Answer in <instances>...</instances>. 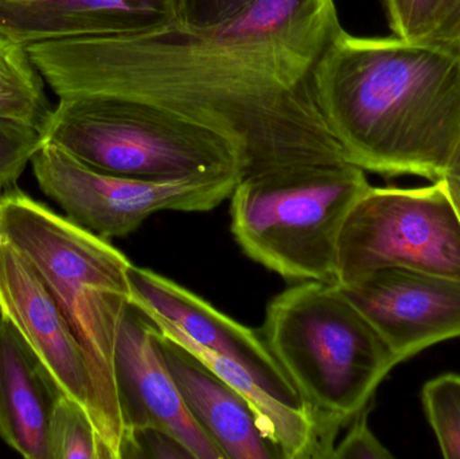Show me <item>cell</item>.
<instances>
[{
  "label": "cell",
  "instance_id": "6da1fadb",
  "mask_svg": "<svg viewBox=\"0 0 460 459\" xmlns=\"http://www.w3.org/2000/svg\"><path fill=\"white\" fill-rule=\"evenodd\" d=\"M341 29L334 0H254L215 26L26 49L58 100L118 96L159 105L230 140L245 177L348 162L310 86L314 65Z\"/></svg>",
  "mask_w": 460,
  "mask_h": 459
},
{
  "label": "cell",
  "instance_id": "7a4b0ae2",
  "mask_svg": "<svg viewBox=\"0 0 460 459\" xmlns=\"http://www.w3.org/2000/svg\"><path fill=\"white\" fill-rule=\"evenodd\" d=\"M311 93L349 163L437 182L460 137V45L357 37L341 29L314 65Z\"/></svg>",
  "mask_w": 460,
  "mask_h": 459
},
{
  "label": "cell",
  "instance_id": "3957f363",
  "mask_svg": "<svg viewBox=\"0 0 460 459\" xmlns=\"http://www.w3.org/2000/svg\"><path fill=\"white\" fill-rule=\"evenodd\" d=\"M0 239L31 266L75 331L91 369L94 426L108 458L120 459L124 426L115 352L132 305L131 261L110 240L18 188L2 194Z\"/></svg>",
  "mask_w": 460,
  "mask_h": 459
},
{
  "label": "cell",
  "instance_id": "277c9868",
  "mask_svg": "<svg viewBox=\"0 0 460 459\" xmlns=\"http://www.w3.org/2000/svg\"><path fill=\"white\" fill-rule=\"evenodd\" d=\"M260 334L334 444L400 364L337 283L297 282L278 294L268 304Z\"/></svg>",
  "mask_w": 460,
  "mask_h": 459
},
{
  "label": "cell",
  "instance_id": "5b68a950",
  "mask_svg": "<svg viewBox=\"0 0 460 459\" xmlns=\"http://www.w3.org/2000/svg\"><path fill=\"white\" fill-rule=\"evenodd\" d=\"M370 186L349 162L245 175L230 196L233 236L248 258L284 279L337 283L343 225Z\"/></svg>",
  "mask_w": 460,
  "mask_h": 459
},
{
  "label": "cell",
  "instance_id": "8992f818",
  "mask_svg": "<svg viewBox=\"0 0 460 459\" xmlns=\"http://www.w3.org/2000/svg\"><path fill=\"white\" fill-rule=\"evenodd\" d=\"M84 163L123 177L175 181L243 175L223 135L159 105L118 96L58 100L43 131Z\"/></svg>",
  "mask_w": 460,
  "mask_h": 459
},
{
  "label": "cell",
  "instance_id": "52a82bcc",
  "mask_svg": "<svg viewBox=\"0 0 460 459\" xmlns=\"http://www.w3.org/2000/svg\"><path fill=\"white\" fill-rule=\"evenodd\" d=\"M460 279V215L445 180L423 188H373L346 218L337 285L381 269Z\"/></svg>",
  "mask_w": 460,
  "mask_h": 459
},
{
  "label": "cell",
  "instance_id": "ba28073f",
  "mask_svg": "<svg viewBox=\"0 0 460 459\" xmlns=\"http://www.w3.org/2000/svg\"><path fill=\"white\" fill-rule=\"evenodd\" d=\"M40 190L70 220L104 239L128 236L164 210L209 212L230 199L240 174L146 181L94 169L51 140L31 159Z\"/></svg>",
  "mask_w": 460,
  "mask_h": 459
},
{
  "label": "cell",
  "instance_id": "9c48e42d",
  "mask_svg": "<svg viewBox=\"0 0 460 459\" xmlns=\"http://www.w3.org/2000/svg\"><path fill=\"white\" fill-rule=\"evenodd\" d=\"M129 283L132 305L147 315L164 337L224 356L243 366L276 398L289 406L305 407L261 334L153 269L132 264Z\"/></svg>",
  "mask_w": 460,
  "mask_h": 459
},
{
  "label": "cell",
  "instance_id": "30bf717a",
  "mask_svg": "<svg viewBox=\"0 0 460 459\" xmlns=\"http://www.w3.org/2000/svg\"><path fill=\"white\" fill-rule=\"evenodd\" d=\"M340 287L400 363L460 337V279L392 267Z\"/></svg>",
  "mask_w": 460,
  "mask_h": 459
},
{
  "label": "cell",
  "instance_id": "8fae6325",
  "mask_svg": "<svg viewBox=\"0 0 460 459\" xmlns=\"http://www.w3.org/2000/svg\"><path fill=\"white\" fill-rule=\"evenodd\" d=\"M158 340L159 331L153 321L131 305L115 352L116 387L124 433L158 428L185 445L194 459H226L189 411L164 363Z\"/></svg>",
  "mask_w": 460,
  "mask_h": 459
},
{
  "label": "cell",
  "instance_id": "7c38bea8",
  "mask_svg": "<svg viewBox=\"0 0 460 459\" xmlns=\"http://www.w3.org/2000/svg\"><path fill=\"white\" fill-rule=\"evenodd\" d=\"M0 315L21 334L59 393L80 404L94 425L93 383L85 352L34 269L2 239Z\"/></svg>",
  "mask_w": 460,
  "mask_h": 459
},
{
  "label": "cell",
  "instance_id": "4fadbf2b",
  "mask_svg": "<svg viewBox=\"0 0 460 459\" xmlns=\"http://www.w3.org/2000/svg\"><path fill=\"white\" fill-rule=\"evenodd\" d=\"M183 24L181 0H0V30L22 45L139 35Z\"/></svg>",
  "mask_w": 460,
  "mask_h": 459
},
{
  "label": "cell",
  "instance_id": "5bb4252c",
  "mask_svg": "<svg viewBox=\"0 0 460 459\" xmlns=\"http://www.w3.org/2000/svg\"><path fill=\"white\" fill-rule=\"evenodd\" d=\"M158 342L189 411L226 459L280 458L262 434L248 402L234 388L161 331Z\"/></svg>",
  "mask_w": 460,
  "mask_h": 459
},
{
  "label": "cell",
  "instance_id": "9a60e30c",
  "mask_svg": "<svg viewBox=\"0 0 460 459\" xmlns=\"http://www.w3.org/2000/svg\"><path fill=\"white\" fill-rule=\"evenodd\" d=\"M58 393L21 334L0 315V438L23 458L49 459V418Z\"/></svg>",
  "mask_w": 460,
  "mask_h": 459
},
{
  "label": "cell",
  "instance_id": "2e32d148",
  "mask_svg": "<svg viewBox=\"0 0 460 459\" xmlns=\"http://www.w3.org/2000/svg\"><path fill=\"white\" fill-rule=\"evenodd\" d=\"M51 110L45 80L26 46L0 30V116L26 121L43 132Z\"/></svg>",
  "mask_w": 460,
  "mask_h": 459
},
{
  "label": "cell",
  "instance_id": "e0dca14e",
  "mask_svg": "<svg viewBox=\"0 0 460 459\" xmlns=\"http://www.w3.org/2000/svg\"><path fill=\"white\" fill-rule=\"evenodd\" d=\"M49 459H110L88 412L59 393L48 426Z\"/></svg>",
  "mask_w": 460,
  "mask_h": 459
},
{
  "label": "cell",
  "instance_id": "ac0fdd59",
  "mask_svg": "<svg viewBox=\"0 0 460 459\" xmlns=\"http://www.w3.org/2000/svg\"><path fill=\"white\" fill-rule=\"evenodd\" d=\"M421 402L443 457L460 459L459 375H442L429 380L421 391Z\"/></svg>",
  "mask_w": 460,
  "mask_h": 459
},
{
  "label": "cell",
  "instance_id": "d6986e66",
  "mask_svg": "<svg viewBox=\"0 0 460 459\" xmlns=\"http://www.w3.org/2000/svg\"><path fill=\"white\" fill-rule=\"evenodd\" d=\"M45 142L43 132L32 124L0 116V188H16L27 164Z\"/></svg>",
  "mask_w": 460,
  "mask_h": 459
},
{
  "label": "cell",
  "instance_id": "ffe728a7",
  "mask_svg": "<svg viewBox=\"0 0 460 459\" xmlns=\"http://www.w3.org/2000/svg\"><path fill=\"white\" fill-rule=\"evenodd\" d=\"M440 0H384L389 27L397 37L423 40L431 29Z\"/></svg>",
  "mask_w": 460,
  "mask_h": 459
},
{
  "label": "cell",
  "instance_id": "44dd1931",
  "mask_svg": "<svg viewBox=\"0 0 460 459\" xmlns=\"http://www.w3.org/2000/svg\"><path fill=\"white\" fill-rule=\"evenodd\" d=\"M194 459L172 434L158 428H137L124 433L120 459Z\"/></svg>",
  "mask_w": 460,
  "mask_h": 459
},
{
  "label": "cell",
  "instance_id": "7402d4cb",
  "mask_svg": "<svg viewBox=\"0 0 460 459\" xmlns=\"http://www.w3.org/2000/svg\"><path fill=\"white\" fill-rule=\"evenodd\" d=\"M373 403L362 409L351 419L345 438L335 446L332 459H391L394 455L378 441L369 428V412Z\"/></svg>",
  "mask_w": 460,
  "mask_h": 459
},
{
  "label": "cell",
  "instance_id": "603a6c76",
  "mask_svg": "<svg viewBox=\"0 0 460 459\" xmlns=\"http://www.w3.org/2000/svg\"><path fill=\"white\" fill-rule=\"evenodd\" d=\"M183 24L193 27L215 26L243 13L254 0H181Z\"/></svg>",
  "mask_w": 460,
  "mask_h": 459
},
{
  "label": "cell",
  "instance_id": "cb8c5ba5",
  "mask_svg": "<svg viewBox=\"0 0 460 459\" xmlns=\"http://www.w3.org/2000/svg\"><path fill=\"white\" fill-rule=\"evenodd\" d=\"M424 40L460 43V0H440Z\"/></svg>",
  "mask_w": 460,
  "mask_h": 459
},
{
  "label": "cell",
  "instance_id": "d4e9b609",
  "mask_svg": "<svg viewBox=\"0 0 460 459\" xmlns=\"http://www.w3.org/2000/svg\"><path fill=\"white\" fill-rule=\"evenodd\" d=\"M446 177L454 178V180L460 181V137L456 150H454L453 156H451L450 163H448L447 172ZM445 177V178H446Z\"/></svg>",
  "mask_w": 460,
  "mask_h": 459
},
{
  "label": "cell",
  "instance_id": "484cf974",
  "mask_svg": "<svg viewBox=\"0 0 460 459\" xmlns=\"http://www.w3.org/2000/svg\"><path fill=\"white\" fill-rule=\"evenodd\" d=\"M446 182V186H447L448 193H450L451 199L456 202V207H458V212L460 215V181L454 180V178H443Z\"/></svg>",
  "mask_w": 460,
  "mask_h": 459
},
{
  "label": "cell",
  "instance_id": "4316f807",
  "mask_svg": "<svg viewBox=\"0 0 460 459\" xmlns=\"http://www.w3.org/2000/svg\"><path fill=\"white\" fill-rule=\"evenodd\" d=\"M2 190H3V189L0 188V199H2Z\"/></svg>",
  "mask_w": 460,
  "mask_h": 459
},
{
  "label": "cell",
  "instance_id": "83f0119b",
  "mask_svg": "<svg viewBox=\"0 0 460 459\" xmlns=\"http://www.w3.org/2000/svg\"><path fill=\"white\" fill-rule=\"evenodd\" d=\"M458 45H460V43H458Z\"/></svg>",
  "mask_w": 460,
  "mask_h": 459
}]
</instances>
